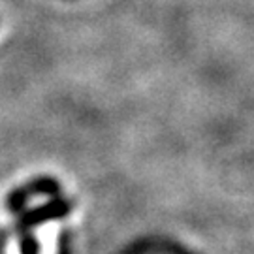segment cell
Segmentation results:
<instances>
[{"instance_id":"7a4b0ae2","label":"cell","mask_w":254,"mask_h":254,"mask_svg":"<svg viewBox=\"0 0 254 254\" xmlns=\"http://www.w3.org/2000/svg\"><path fill=\"white\" fill-rule=\"evenodd\" d=\"M28 194H40V196H59L61 192V185L57 179H51V177H42V179H36L32 181L27 187Z\"/></svg>"},{"instance_id":"6da1fadb","label":"cell","mask_w":254,"mask_h":254,"mask_svg":"<svg viewBox=\"0 0 254 254\" xmlns=\"http://www.w3.org/2000/svg\"><path fill=\"white\" fill-rule=\"evenodd\" d=\"M72 201L64 200L61 196L53 198L51 201H47L40 207L32 209L25 213L23 217L19 218L17 228L19 230H28V228L36 226V224H42V222H47V220H57V218H63L66 215H70L72 211Z\"/></svg>"},{"instance_id":"3957f363","label":"cell","mask_w":254,"mask_h":254,"mask_svg":"<svg viewBox=\"0 0 254 254\" xmlns=\"http://www.w3.org/2000/svg\"><path fill=\"white\" fill-rule=\"evenodd\" d=\"M21 254H40V243L34 234H25L21 237Z\"/></svg>"}]
</instances>
